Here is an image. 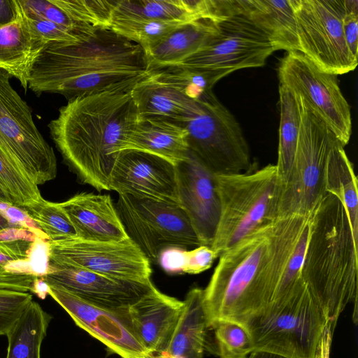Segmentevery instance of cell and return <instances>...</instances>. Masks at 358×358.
I'll use <instances>...</instances> for the list:
<instances>
[{
  "label": "cell",
  "instance_id": "obj_12",
  "mask_svg": "<svg viewBox=\"0 0 358 358\" xmlns=\"http://www.w3.org/2000/svg\"><path fill=\"white\" fill-rule=\"evenodd\" d=\"M337 76L321 71L298 51L287 52L278 67L280 84L299 94L345 147L352 134V117Z\"/></svg>",
  "mask_w": 358,
  "mask_h": 358
},
{
  "label": "cell",
  "instance_id": "obj_36",
  "mask_svg": "<svg viewBox=\"0 0 358 358\" xmlns=\"http://www.w3.org/2000/svg\"><path fill=\"white\" fill-rule=\"evenodd\" d=\"M76 24L110 28L118 0H52Z\"/></svg>",
  "mask_w": 358,
  "mask_h": 358
},
{
  "label": "cell",
  "instance_id": "obj_43",
  "mask_svg": "<svg viewBox=\"0 0 358 358\" xmlns=\"http://www.w3.org/2000/svg\"><path fill=\"white\" fill-rule=\"evenodd\" d=\"M187 250L170 247L163 250L158 257L157 264L168 273L180 274L186 263Z\"/></svg>",
  "mask_w": 358,
  "mask_h": 358
},
{
  "label": "cell",
  "instance_id": "obj_3",
  "mask_svg": "<svg viewBox=\"0 0 358 358\" xmlns=\"http://www.w3.org/2000/svg\"><path fill=\"white\" fill-rule=\"evenodd\" d=\"M137 121L130 92L113 91L68 100L48 128L78 179L102 191L110 190L120 144Z\"/></svg>",
  "mask_w": 358,
  "mask_h": 358
},
{
  "label": "cell",
  "instance_id": "obj_28",
  "mask_svg": "<svg viewBox=\"0 0 358 358\" xmlns=\"http://www.w3.org/2000/svg\"><path fill=\"white\" fill-rule=\"evenodd\" d=\"M208 0H118L112 20L188 22L208 19Z\"/></svg>",
  "mask_w": 358,
  "mask_h": 358
},
{
  "label": "cell",
  "instance_id": "obj_13",
  "mask_svg": "<svg viewBox=\"0 0 358 358\" xmlns=\"http://www.w3.org/2000/svg\"><path fill=\"white\" fill-rule=\"evenodd\" d=\"M276 51L270 38L241 15L218 22V30L180 65L211 71L222 79L243 69L263 66Z\"/></svg>",
  "mask_w": 358,
  "mask_h": 358
},
{
  "label": "cell",
  "instance_id": "obj_29",
  "mask_svg": "<svg viewBox=\"0 0 358 358\" xmlns=\"http://www.w3.org/2000/svg\"><path fill=\"white\" fill-rule=\"evenodd\" d=\"M354 167L338 141L329 152L324 174V187L343 203L347 211L355 245L358 247V187Z\"/></svg>",
  "mask_w": 358,
  "mask_h": 358
},
{
  "label": "cell",
  "instance_id": "obj_42",
  "mask_svg": "<svg viewBox=\"0 0 358 358\" xmlns=\"http://www.w3.org/2000/svg\"><path fill=\"white\" fill-rule=\"evenodd\" d=\"M219 257L210 247L199 245L187 250L183 273L198 274L209 269Z\"/></svg>",
  "mask_w": 358,
  "mask_h": 358
},
{
  "label": "cell",
  "instance_id": "obj_41",
  "mask_svg": "<svg viewBox=\"0 0 358 358\" xmlns=\"http://www.w3.org/2000/svg\"><path fill=\"white\" fill-rule=\"evenodd\" d=\"M345 13L343 30L348 48L354 58L358 59V1L345 0Z\"/></svg>",
  "mask_w": 358,
  "mask_h": 358
},
{
  "label": "cell",
  "instance_id": "obj_23",
  "mask_svg": "<svg viewBox=\"0 0 358 358\" xmlns=\"http://www.w3.org/2000/svg\"><path fill=\"white\" fill-rule=\"evenodd\" d=\"M15 1L16 17L0 25V69L18 80L26 91L33 66L48 45L30 30Z\"/></svg>",
  "mask_w": 358,
  "mask_h": 358
},
{
  "label": "cell",
  "instance_id": "obj_25",
  "mask_svg": "<svg viewBox=\"0 0 358 358\" xmlns=\"http://www.w3.org/2000/svg\"><path fill=\"white\" fill-rule=\"evenodd\" d=\"M218 22L200 19L179 25L145 52L150 71L178 64L196 53L217 33Z\"/></svg>",
  "mask_w": 358,
  "mask_h": 358
},
{
  "label": "cell",
  "instance_id": "obj_14",
  "mask_svg": "<svg viewBox=\"0 0 358 358\" xmlns=\"http://www.w3.org/2000/svg\"><path fill=\"white\" fill-rule=\"evenodd\" d=\"M48 259L111 278L151 281L150 262L131 238L91 241L79 238L47 241Z\"/></svg>",
  "mask_w": 358,
  "mask_h": 358
},
{
  "label": "cell",
  "instance_id": "obj_2",
  "mask_svg": "<svg viewBox=\"0 0 358 358\" xmlns=\"http://www.w3.org/2000/svg\"><path fill=\"white\" fill-rule=\"evenodd\" d=\"M144 50L110 28L80 41L48 45L36 61L28 88L68 100L106 92H130L150 76Z\"/></svg>",
  "mask_w": 358,
  "mask_h": 358
},
{
  "label": "cell",
  "instance_id": "obj_7",
  "mask_svg": "<svg viewBox=\"0 0 358 358\" xmlns=\"http://www.w3.org/2000/svg\"><path fill=\"white\" fill-rule=\"evenodd\" d=\"M181 125L187 131L189 152L215 175L250 171L249 147L241 127L212 90L192 101Z\"/></svg>",
  "mask_w": 358,
  "mask_h": 358
},
{
  "label": "cell",
  "instance_id": "obj_46",
  "mask_svg": "<svg viewBox=\"0 0 358 358\" xmlns=\"http://www.w3.org/2000/svg\"><path fill=\"white\" fill-rule=\"evenodd\" d=\"M248 358H287L277 354L264 352V351H253L248 357Z\"/></svg>",
  "mask_w": 358,
  "mask_h": 358
},
{
  "label": "cell",
  "instance_id": "obj_21",
  "mask_svg": "<svg viewBox=\"0 0 358 358\" xmlns=\"http://www.w3.org/2000/svg\"><path fill=\"white\" fill-rule=\"evenodd\" d=\"M47 260V241L38 236L0 239V289L33 292Z\"/></svg>",
  "mask_w": 358,
  "mask_h": 358
},
{
  "label": "cell",
  "instance_id": "obj_8",
  "mask_svg": "<svg viewBox=\"0 0 358 358\" xmlns=\"http://www.w3.org/2000/svg\"><path fill=\"white\" fill-rule=\"evenodd\" d=\"M301 100L299 136L291 174L282 189L280 215L312 214L327 194V160L332 147L338 141L320 117L301 98Z\"/></svg>",
  "mask_w": 358,
  "mask_h": 358
},
{
  "label": "cell",
  "instance_id": "obj_39",
  "mask_svg": "<svg viewBox=\"0 0 358 358\" xmlns=\"http://www.w3.org/2000/svg\"><path fill=\"white\" fill-rule=\"evenodd\" d=\"M32 301L29 292L0 289V336L7 335Z\"/></svg>",
  "mask_w": 358,
  "mask_h": 358
},
{
  "label": "cell",
  "instance_id": "obj_5",
  "mask_svg": "<svg viewBox=\"0 0 358 358\" xmlns=\"http://www.w3.org/2000/svg\"><path fill=\"white\" fill-rule=\"evenodd\" d=\"M220 213L210 248L218 254L280 216L283 185L273 164L245 173L215 175Z\"/></svg>",
  "mask_w": 358,
  "mask_h": 358
},
{
  "label": "cell",
  "instance_id": "obj_10",
  "mask_svg": "<svg viewBox=\"0 0 358 358\" xmlns=\"http://www.w3.org/2000/svg\"><path fill=\"white\" fill-rule=\"evenodd\" d=\"M292 1L299 52L324 72L338 76L353 71L358 59L344 38L345 0Z\"/></svg>",
  "mask_w": 358,
  "mask_h": 358
},
{
  "label": "cell",
  "instance_id": "obj_34",
  "mask_svg": "<svg viewBox=\"0 0 358 358\" xmlns=\"http://www.w3.org/2000/svg\"><path fill=\"white\" fill-rule=\"evenodd\" d=\"M22 208L47 236L48 241L77 238L75 229L60 203L43 199Z\"/></svg>",
  "mask_w": 358,
  "mask_h": 358
},
{
  "label": "cell",
  "instance_id": "obj_35",
  "mask_svg": "<svg viewBox=\"0 0 358 358\" xmlns=\"http://www.w3.org/2000/svg\"><path fill=\"white\" fill-rule=\"evenodd\" d=\"M183 23L185 22L112 20L110 28L117 34L139 45L145 52Z\"/></svg>",
  "mask_w": 358,
  "mask_h": 358
},
{
  "label": "cell",
  "instance_id": "obj_37",
  "mask_svg": "<svg viewBox=\"0 0 358 358\" xmlns=\"http://www.w3.org/2000/svg\"><path fill=\"white\" fill-rule=\"evenodd\" d=\"M210 329L214 331L219 358H248L254 351L251 337L242 324L218 320Z\"/></svg>",
  "mask_w": 358,
  "mask_h": 358
},
{
  "label": "cell",
  "instance_id": "obj_11",
  "mask_svg": "<svg viewBox=\"0 0 358 358\" xmlns=\"http://www.w3.org/2000/svg\"><path fill=\"white\" fill-rule=\"evenodd\" d=\"M10 78L8 73L0 69V143L38 186L56 178V156Z\"/></svg>",
  "mask_w": 358,
  "mask_h": 358
},
{
  "label": "cell",
  "instance_id": "obj_32",
  "mask_svg": "<svg viewBox=\"0 0 358 358\" xmlns=\"http://www.w3.org/2000/svg\"><path fill=\"white\" fill-rule=\"evenodd\" d=\"M150 77L192 100L199 99L206 92L212 90L215 84L221 79L213 71L180 64L152 69Z\"/></svg>",
  "mask_w": 358,
  "mask_h": 358
},
{
  "label": "cell",
  "instance_id": "obj_18",
  "mask_svg": "<svg viewBox=\"0 0 358 358\" xmlns=\"http://www.w3.org/2000/svg\"><path fill=\"white\" fill-rule=\"evenodd\" d=\"M176 169L178 204L189 218L200 245L210 247L220 213L215 175L189 151Z\"/></svg>",
  "mask_w": 358,
  "mask_h": 358
},
{
  "label": "cell",
  "instance_id": "obj_30",
  "mask_svg": "<svg viewBox=\"0 0 358 358\" xmlns=\"http://www.w3.org/2000/svg\"><path fill=\"white\" fill-rule=\"evenodd\" d=\"M280 126L278 175L283 187L291 174L301 122V100L296 93L285 86L279 85Z\"/></svg>",
  "mask_w": 358,
  "mask_h": 358
},
{
  "label": "cell",
  "instance_id": "obj_4",
  "mask_svg": "<svg viewBox=\"0 0 358 358\" xmlns=\"http://www.w3.org/2000/svg\"><path fill=\"white\" fill-rule=\"evenodd\" d=\"M358 247L347 211L327 193L311 214L301 278L334 325L349 303L357 306Z\"/></svg>",
  "mask_w": 358,
  "mask_h": 358
},
{
  "label": "cell",
  "instance_id": "obj_24",
  "mask_svg": "<svg viewBox=\"0 0 358 358\" xmlns=\"http://www.w3.org/2000/svg\"><path fill=\"white\" fill-rule=\"evenodd\" d=\"M236 3L238 15L265 33L276 50L299 52L292 0H236Z\"/></svg>",
  "mask_w": 358,
  "mask_h": 358
},
{
  "label": "cell",
  "instance_id": "obj_22",
  "mask_svg": "<svg viewBox=\"0 0 358 358\" xmlns=\"http://www.w3.org/2000/svg\"><path fill=\"white\" fill-rule=\"evenodd\" d=\"M126 150L150 153L176 166L189 155L187 131L183 126L169 120H138L120 144V152Z\"/></svg>",
  "mask_w": 358,
  "mask_h": 358
},
{
  "label": "cell",
  "instance_id": "obj_31",
  "mask_svg": "<svg viewBox=\"0 0 358 358\" xmlns=\"http://www.w3.org/2000/svg\"><path fill=\"white\" fill-rule=\"evenodd\" d=\"M52 317L32 301L7 334L6 358H41V343Z\"/></svg>",
  "mask_w": 358,
  "mask_h": 358
},
{
  "label": "cell",
  "instance_id": "obj_45",
  "mask_svg": "<svg viewBox=\"0 0 358 358\" xmlns=\"http://www.w3.org/2000/svg\"><path fill=\"white\" fill-rule=\"evenodd\" d=\"M10 229H22L12 224L1 213H0V238L2 234Z\"/></svg>",
  "mask_w": 358,
  "mask_h": 358
},
{
  "label": "cell",
  "instance_id": "obj_6",
  "mask_svg": "<svg viewBox=\"0 0 358 358\" xmlns=\"http://www.w3.org/2000/svg\"><path fill=\"white\" fill-rule=\"evenodd\" d=\"M332 324L305 285L289 297L271 302L243 325L254 351L287 358H315L327 327Z\"/></svg>",
  "mask_w": 358,
  "mask_h": 358
},
{
  "label": "cell",
  "instance_id": "obj_9",
  "mask_svg": "<svg viewBox=\"0 0 358 358\" xmlns=\"http://www.w3.org/2000/svg\"><path fill=\"white\" fill-rule=\"evenodd\" d=\"M116 209L129 238L150 263L170 247L200 245L185 211L177 203L119 194Z\"/></svg>",
  "mask_w": 358,
  "mask_h": 358
},
{
  "label": "cell",
  "instance_id": "obj_20",
  "mask_svg": "<svg viewBox=\"0 0 358 358\" xmlns=\"http://www.w3.org/2000/svg\"><path fill=\"white\" fill-rule=\"evenodd\" d=\"M60 203L77 238L91 241L129 238L110 195L81 192Z\"/></svg>",
  "mask_w": 358,
  "mask_h": 358
},
{
  "label": "cell",
  "instance_id": "obj_17",
  "mask_svg": "<svg viewBox=\"0 0 358 358\" xmlns=\"http://www.w3.org/2000/svg\"><path fill=\"white\" fill-rule=\"evenodd\" d=\"M110 190L178 204L176 165L145 152L122 151L112 171Z\"/></svg>",
  "mask_w": 358,
  "mask_h": 358
},
{
  "label": "cell",
  "instance_id": "obj_33",
  "mask_svg": "<svg viewBox=\"0 0 358 358\" xmlns=\"http://www.w3.org/2000/svg\"><path fill=\"white\" fill-rule=\"evenodd\" d=\"M0 188L13 206L24 208L41 201L38 186L0 143Z\"/></svg>",
  "mask_w": 358,
  "mask_h": 358
},
{
  "label": "cell",
  "instance_id": "obj_26",
  "mask_svg": "<svg viewBox=\"0 0 358 358\" xmlns=\"http://www.w3.org/2000/svg\"><path fill=\"white\" fill-rule=\"evenodd\" d=\"M203 289H190L183 311L164 353L171 358H203L210 329L203 304Z\"/></svg>",
  "mask_w": 358,
  "mask_h": 358
},
{
  "label": "cell",
  "instance_id": "obj_38",
  "mask_svg": "<svg viewBox=\"0 0 358 358\" xmlns=\"http://www.w3.org/2000/svg\"><path fill=\"white\" fill-rule=\"evenodd\" d=\"M22 13L27 17L50 21L83 34H89L100 27H88L79 25L52 0H16Z\"/></svg>",
  "mask_w": 358,
  "mask_h": 358
},
{
  "label": "cell",
  "instance_id": "obj_16",
  "mask_svg": "<svg viewBox=\"0 0 358 358\" xmlns=\"http://www.w3.org/2000/svg\"><path fill=\"white\" fill-rule=\"evenodd\" d=\"M47 294L77 326L104 344L110 352L121 358H156L118 313L91 304L60 286L48 285Z\"/></svg>",
  "mask_w": 358,
  "mask_h": 358
},
{
  "label": "cell",
  "instance_id": "obj_1",
  "mask_svg": "<svg viewBox=\"0 0 358 358\" xmlns=\"http://www.w3.org/2000/svg\"><path fill=\"white\" fill-rule=\"evenodd\" d=\"M311 215H283L246 235L219 256L203 290L208 324L243 325L273 300L287 261L309 231Z\"/></svg>",
  "mask_w": 358,
  "mask_h": 358
},
{
  "label": "cell",
  "instance_id": "obj_19",
  "mask_svg": "<svg viewBox=\"0 0 358 358\" xmlns=\"http://www.w3.org/2000/svg\"><path fill=\"white\" fill-rule=\"evenodd\" d=\"M184 306V301L166 295L154 286L118 314L148 350L153 355L164 354Z\"/></svg>",
  "mask_w": 358,
  "mask_h": 358
},
{
  "label": "cell",
  "instance_id": "obj_15",
  "mask_svg": "<svg viewBox=\"0 0 358 358\" xmlns=\"http://www.w3.org/2000/svg\"><path fill=\"white\" fill-rule=\"evenodd\" d=\"M41 279L91 304L117 313L127 310L155 286L152 281L117 279L49 259Z\"/></svg>",
  "mask_w": 358,
  "mask_h": 358
},
{
  "label": "cell",
  "instance_id": "obj_27",
  "mask_svg": "<svg viewBox=\"0 0 358 358\" xmlns=\"http://www.w3.org/2000/svg\"><path fill=\"white\" fill-rule=\"evenodd\" d=\"M130 93L138 120H166L181 125L189 113L192 99L150 76L135 85Z\"/></svg>",
  "mask_w": 358,
  "mask_h": 358
},
{
  "label": "cell",
  "instance_id": "obj_44",
  "mask_svg": "<svg viewBox=\"0 0 358 358\" xmlns=\"http://www.w3.org/2000/svg\"><path fill=\"white\" fill-rule=\"evenodd\" d=\"M16 15L17 7L15 0H0V25L11 22Z\"/></svg>",
  "mask_w": 358,
  "mask_h": 358
},
{
  "label": "cell",
  "instance_id": "obj_40",
  "mask_svg": "<svg viewBox=\"0 0 358 358\" xmlns=\"http://www.w3.org/2000/svg\"><path fill=\"white\" fill-rule=\"evenodd\" d=\"M20 12L30 30L47 45L76 43L91 34H83L50 21L31 19Z\"/></svg>",
  "mask_w": 358,
  "mask_h": 358
},
{
  "label": "cell",
  "instance_id": "obj_47",
  "mask_svg": "<svg viewBox=\"0 0 358 358\" xmlns=\"http://www.w3.org/2000/svg\"><path fill=\"white\" fill-rule=\"evenodd\" d=\"M0 201L4 202V203H8L12 205L10 200L6 196V194L2 191V189L1 188H0Z\"/></svg>",
  "mask_w": 358,
  "mask_h": 358
}]
</instances>
